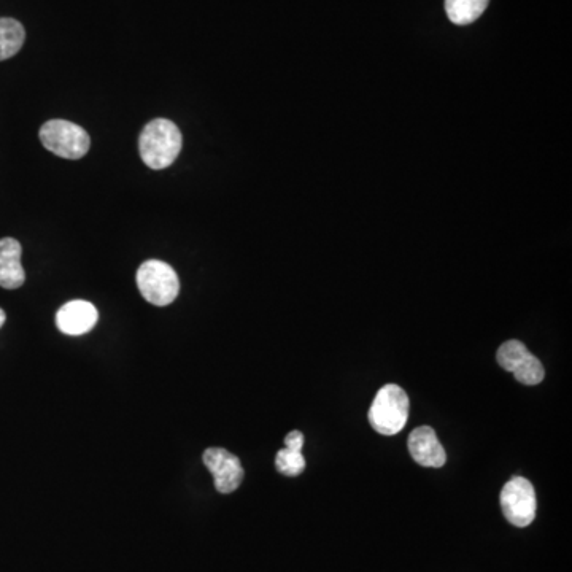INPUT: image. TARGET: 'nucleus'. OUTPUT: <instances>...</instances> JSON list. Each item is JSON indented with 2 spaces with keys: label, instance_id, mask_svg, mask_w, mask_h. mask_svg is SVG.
Here are the masks:
<instances>
[{
  "label": "nucleus",
  "instance_id": "f257e3e1",
  "mask_svg": "<svg viewBox=\"0 0 572 572\" xmlns=\"http://www.w3.org/2000/svg\"><path fill=\"white\" fill-rule=\"evenodd\" d=\"M182 145V132L175 123L158 118L148 123L140 134V158L150 169L161 171L174 164Z\"/></svg>",
  "mask_w": 572,
  "mask_h": 572
},
{
  "label": "nucleus",
  "instance_id": "f03ea898",
  "mask_svg": "<svg viewBox=\"0 0 572 572\" xmlns=\"http://www.w3.org/2000/svg\"><path fill=\"white\" fill-rule=\"evenodd\" d=\"M410 402L406 391L398 385H385L375 395L369 409V423L377 433L383 436H395L401 433L409 418Z\"/></svg>",
  "mask_w": 572,
  "mask_h": 572
},
{
  "label": "nucleus",
  "instance_id": "7ed1b4c3",
  "mask_svg": "<svg viewBox=\"0 0 572 572\" xmlns=\"http://www.w3.org/2000/svg\"><path fill=\"white\" fill-rule=\"evenodd\" d=\"M137 286L140 294L153 306H169L177 299L180 291V280L174 267L159 261L150 259L145 261L137 271Z\"/></svg>",
  "mask_w": 572,
  "mask_h": 572
},
{
  "label": "nucleus",
  "instance_id": "20e7f679",
  "mask_svg": "<svg viewBox=\"0 0 572 572\" xmlns=\"http://www.w3.org/2000/svg\"><path fill=\"white\" fill-rule=\"evenodd\" d=\"M40 140L48 151L66 159L83 158L91 147L88 132L66 120H51L43 124Z\"/></svg>",
  "mask_w": 572,
  "mask_h": 572
},
{
  "label": "nucleus",
  "instance_id": "39448f33",
  "mask_svg": "<svg viewBox=\"0 0 572 572\" xmlns=\"http://www.w3.org/2000/svg\"><path fill=\"white\" fill-rule=\"evenodd\" d=\"M501 507H503L504 517L512 525L518 528L531 525L536 518L538 501H536V491L530 480L523 479V477H514L509 480L501 491Z\"/></svg>",
  "mask_w": 572,
  "mask_h": 572
},
{
  "label": "nucleus",
  "instance_id": "423d86ee",
  "mask_svg": "<svg viewBox=\"0 0 572 572\" xmlns=\"http://www.w3.org/2000/svg\"><path fill=\"white\" fill-rule=\"evenodd\" d=\"M498 363L504 371L512 372L523 385L534 387L544 380V366L520 341H507L499 347Z\"/></svg>",
  "mask_w": 572,
  "mask_h": 572
},
{
  "label": "nucleus",
  "instance_id": "0eeeda50",
  "mask_svg": "<svg viewBox=\"0 0 572 572\" xmlns=\"http://www.w3.org/2000/svg\"><path fill=\"white\" fill-rule=\"evenodd\" d=\"M205 466L212 472L215 488L223 495L236 491L244 480V468L236 455L220 447H212L204 452Z\"/></svg>",
  "mask_w": 572,
  "mask_h": 572
},
{
  "label": "nucleus",
  "instance_id": "6e6552de",
  "mask_svg": "<svg viewBox=\"0 0 572 572\" xmlns=\"http://www.w3.org/2000/svg\"><path fill=\"white\" fill-rule=\"evenodd\" d=\"M97 318L99 314L91 302L72 301L59 309L56 325L67 336H82L96 326Z\"/></svg>",
  "mask_w": 572,
  "mask_h": 572
},
{
  "label": "nucleus",
  "instance_id": "1a4fd4ad",
  "mask_svg": "<svg viewBox=\"0 0 572 572\" xmlns=\"http://www.w3.org/2000/svg\"><path fill=\"white\" fill-rule=\"evenodd\" d=\"M409 452L423 468H442L447 455L433 428L420 426L409 436Z\"/></svg>",
  "mask_w": 572,
  "mask_h": 572
},
{
  "label": "nucleus",
  "instance_id": "9d476101",
  "mask_svg": "<svg viewBox=\"0 0 572 572\" xmlns=\"http://www.w3.org/2000/svg\"><path fill=\"white\" fill-rule=\"evenodd\" d=\"M21 253L23 248L18 240L12 237L0 239V286L5 290H16L26 280Z\"/></svg>",
  "mask_w": 572,
  "mask_h": 572
},
{
  "label": "nucleus",
  "instance_id": "9b49d317",
  "mask_svg": "<svg viewBox=\"0 0 572 572\" xmlns=\"http://www.w3.org/2000/svg\"><path fill=\"white\" fill-rule=\"evenodd\" d=\"M490 0H445V12L457 26H466L479 20Z\"/></svg>",
  "mask_w": 572,
  "mask_h": 572
},
{
  "label": "nucleus",
  "instance_id": "f8f14e48",
  "mask_svg": "<svg viewBox=\"0 0 572 572\" xmlns=\"http://www.w3.org/2000/svg\"><path fill=\"white\" fill-rule=\"evenodd\" d=\"M26 31L20 21L0 18V61L13 58L21 50Z\"/></svg>",
  "mask_w": 572,
  "mask_h": 572
},
{
  "label": "nucleus",
  "instance_id": "ddd939ff",
  "mask_svg": "<svg viewBox=\"0 0 572 572\" xmlns=\"http://www.w3.org/2000/svg\"><path fill=\"white\" fill-rule=\"evenodd\" d=\"M275 468L280 474L288 477H296L306 469V458L302 452L296 450L282 449L275 457Z\"/></svg>",
  "mask_w": 572,
  "mask_h": 572
},
{
  "label": "nucleus",
  "instance_id": "4468645a",
  "mask_svg": "<svg viewBox=\"0 0 572 572\" xmlns=\"http://www.w3.org/2000/svg\"><path fill=\"white\" fill-rule=\"evenodd\" d=\"M286 449L296 450V452H302V445H304V436H302L301 431H291L288 436L285 437Z\"/></svg>",
  "mask_w": 572,
  "mask_h": 572
},
{
  "label": "nucleus",
  "instance_id": "2eb2a0df",
  "mask_svg": "<svg viewBox=\"0 0 572 572\" xmlns=\"http://www.w3.org/2000/svg\"><path fill=\"white\" fill-rule=\"evenodd\" d=\"M5 320H7V317H5V312L4 310L0 309V328L4 326Z\"/></svg>",
  "mask_w": 572,
  "mask_h": 572
}]
</instances>
